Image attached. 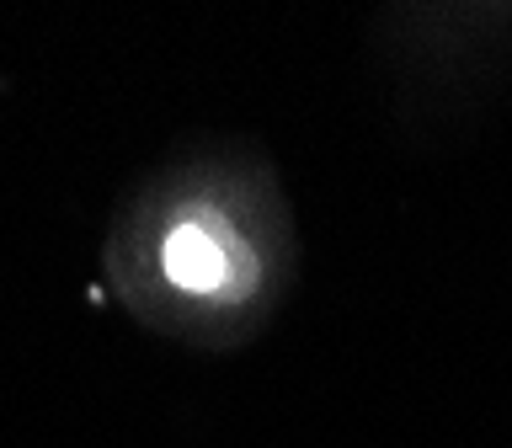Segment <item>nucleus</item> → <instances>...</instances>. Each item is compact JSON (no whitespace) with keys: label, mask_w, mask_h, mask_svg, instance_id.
Here are the masks:
<instances>
[{"label":"nucleus","mask_w":512,"mask_h":448,"mask_svg":"<svg viewBox=\"0 0 512 448\" xmlns=\"http://www.w3.org/2000/svg\"><path fill=\"white\" fill-rule=\"evenodd\" d=\"M160 278L192 299H235L251 288V251L224 219L182 214L160 235Z\"/></svg>","instance_id":"nucleus-1"}]
</instances>
